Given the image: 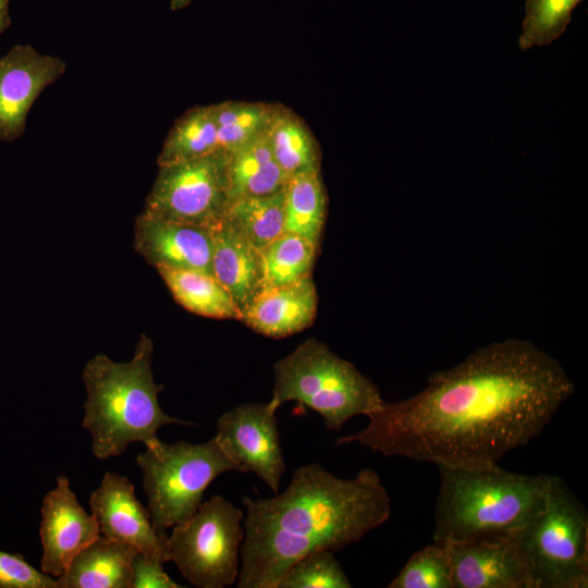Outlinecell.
Listing matches in <instances>:
<instances>
[{
	"instance_id": "22",
	"label": "cell",
	"mask_w": 588,
	"mask_h": 588,
	"mask_svg": "<svg viewBox=\"0 0 588 588\" xmlns=\"http://www.w3.org/2000/svg\"><path fill=\"white\" fill-rule=\"evenodd\" d=\"M327 212L320 170L298 173L284 187V229L319 246Z\"/></svg>"
},
{
	"instance_id": "23",
	"label": "cell",
	"mask_w": 588,
	"mask_h": 588,
	"mask_svg": "<svg viewBox=\"0 0 588 588\" xmlns=\"http://www.w3.org/2000/svg\"><path fill=\"white\" fill-rule=\"evenodd\" d=\"M219 148L213 105L196 106L180 117L157 158L158 166L199 158Z\"/></svg>"
},
{
	"instance_id": "14",
	"label": "cell",
	"mask_w": 588,
	"mask_h": 588,
	"mask_svg": "<svg viewBox=\"0 0 588 588\" xmlns=\"http://www.w3.org/2000/svg\"><path fill=\"white\" fill-rule=\"evenodd\" d=\"M444 543L452 588H532L515 537Z\"/></svg>"
},
{
	"instance_id": "20",
	"label": "cell",
	"mask_w": 588,
	"mask_h": 588,
	"mask_svg": "<svg viewBox=\"0 0 588 588\" xmlns=\"http://www.w3.org/2000/svg\"><path fill=\"white\" fill-rule=\"evenodd\" d=\"M174 299L191 313L215 319H241L229 292L210 273L192 269H157Z\"/></svg>"
},
{
	"instance_id": "21",
	"label": "cell",
	"mask_w": 588,
	"mask_h": 588,
	"mask_svg": "<svg viewBox=\"0 0 588 588\" xmlns=\"http://www.w3.org/2000/svg\"><path fill=\"white\" fill-rule=\"evenodd\" d=\"M272 154L286 181L303 172L320 170V150L305 122L278 105L268 130Z\"/></svg>"
},
{
	"instance_id": "15",
	"label": "cell",
	"mask_w": 588,
	"mask_h": 588,
	"mask_svg": "<svg viewBox=\"0 0 588 588\" xmlns=\"http://www.w3.org/2000/svg\"><path fill=\"white\" fill-rule=\"evenodd\" d=\"M134 248L156 269H192L212 274L209 228L142 211L135 220Z\"/></svg>"
},
{
	"instance_id": "13",
	"label": "cell",
	"mask_w": 588,
	"mask_h": 588,
	"mask_svg": "<svg viewBox=\"0 0 588 588\" xmlns=\"http://www.w3.org/2000/svg\"><path fill=\"white\" fill-rule=\"evenodd\" d=\"M100 535L96 517L81 506L68 477L59 476L56 488L42 500L41 572L58 578L72 559Z\"/></svg>"
},
{
	"instance_id": "11",
	"label": "cell",
	"mask_w": 588,
	"mask_h": 588,
	"mask_svg": "<svg viewBox=\"0 0 588 588\" xmlns=\"http://www.w3.org/2000/svg\"><path fill=\"white\" fill-rule=\"evenodd\" d=\"M65 70L64 60L29 45H15L0 57L1 140L13 142L23 135L33 103Z\"/></svg>"
},
{
	"instance_id": "2",
	"label": "cell",
	"mask_w": 588,
	"mask_h": 588,
	"mask_svg": "<svg viewBox=\"0 0 588 588\" xmlns=\"http://www.w3.org/2000/svg\"><path fill=\"white\" fill-rule=\"evenodd\" d=\"M242 503L238 588H278L298 559L357 542L391 514L390 497L375 470L344 479L317 463L296 468L283 492L245 495Z\"/></svg>"
},
{
	"instance_id": "28",
	"label": "cell",
	"mask_w": 588,
	"mask_h": 588,
	"mask_svg": "<svg viewBox=\"0 0 588 588\" xmlns=\"http://www.w3.org/2000/svg\"><path fill=\"white\" fill-rule=\"evenodd\" d=\"M389 588H452L446 543L434 542L415 552Z\"/></svg>"
},
{
	"instance_id": "5",
	"label": "cell",
	"mask_w": 588,
	"mask_h": 588,
	"mask_svg": "<svg viewBox=\"0 0 588 588\" xmlns=\"http://www.w3.org/2000/svg\"><path fill=\"white\" fill-rule=\"evenodd\" d=\"M273 370L269 402L277 409L285 402L303 404L323 418L328 430L339 431L358 415L368 417L385 402L373 381L315 338L275 362Z\"/></svg>"
},
{
	"instance_id": "27",
	"label": "cell",
	"mask_w": 588,
	"mask_h": 588,
	"mask_svg": "<svg viewBox=\"0 0 588 588\" xmlns=\"http://www.w3.org/2000/svg\"><path fill=\"white\" fill-rule=\"evenodd\" d=\"M581 0H526L525 17L518 37L520 50L547 46L561 37Z\"/></svg>"
},
{
	"instance_id": "17",
	"label": "cell",
	"mask_w": 588,
	"mask_h": 588,
	"mask_svg": "<svg viewBox=\"0 0 588 588\" xmlns=\"http://www.w3.org/2000/svg\"><path fill=\"white\" fill-rule=\"evenodd\" d=\"M210 233L212 274L242 311L261 290L260 253L224 217Z\"/></svg>"
},
{
	"instance_id": "30",
	"label": "cell",
	"mask_w": 588,
	"mask_h": 588,
	"mask_svg": "<svg viewBox=\"0 0 588 588\" xmlns=\"http://www.w3.org/2000/svg\"><path fill=\"white\" fill-rule=\"evenodd\" d=\"M0 588H58L57 579L36 569L21 554L0 550Z\"/></svg>"
},
{
	"instance_id": "18",
	"label": "cell",
	"mask_w": 588,
	"mask_h": 588,
	"mask_svg": "<svg viewBox=\"0 0 588 588\" xmlns=\"http://www.w3.org/2000/svg\"><path fill=\"white\" fill-rule=\"evenodd\" d=\"M136 550L102 535L83 548L57 578L58 588H131Z\"/></svg>"
},
{
	"instance_id": "31",
	"label": "cell",
	"mask_w": 588,
	"mask_h": 588,
	"mask_svg": "<svg viewBox=\"0 0 588 588\" xmlns=\"http://www.w3.org/2000/svg\"><path fill=\"white\" fill-rule=\"evenodd\" d=\"M163 561L136 553L132 562L131 588H181L163 569Z\"/></svg>"
},
{
	"instance_id": "32",
	"label": "cell",
	"mask_w": 588,
	"mask_h": 588,
	"mask_svg": "<svg viewBox=\"0 0 588 588\" xmlns=\"http://www.w3.org/2000/svg\"><path fill=\"white\" fill-rule=\"evenodd\" d=\"M10 0H0V35L7 30L11 24Z\"/></svg>"
},
{
	"instance_id": "25",
	"label": "cell",
	"mask_w": 588,
	"mask_h": 588,
	"mask_svg": "<svg viewBox=\"0 0 588 588\" xmlns=\"http://www.w3.org/2000/svg\"><path fill=\"white\" fill-rule=\"evenodd\" d=\"M318 247L308 240L287 232L273 240L259 252L261 290L292 284L309 277Z\"/></svg>"
},
{
	"instance_id": "4",
	"label": "cell",
	"mask_w": 588,
	"mask_h": 588,
	"mask_svg": "<svg viewBox=\"0 0 588 588\" xmlns=\"http://www.w3.org/2000/svg\"><path fill=\"white\" fill-rule=\"evenodd\" d=\"M437 466L432 537L442 543L515 537L543 507L551 476Z\"/></svg>"
},
{
	"instance_id": "7",
	"label": "cell",
	"mask_w": 588,
	"mask_h": 588,
	"mask_svg": "<svg viewBox=\"0 0 588 588\" xmlns=\"http://www.w3.org/2000/svg\"><path fill=\"white\" fill-rule=\"evenodd\" d=\"M136 462L150 520L159 534L191 518L209 485L219 475L235 471L215 438L199 444L166 443L156 438L145 445Z\"/></svg>"
},
{
	"instance_id": "8",
	"label": "cell",
	"mask_w": 588,
	"mask_h": 588,
	"mask_svg": "<svg viewBox=\"0 0 588 588\" xmlns=\"http://www.w3.org/2000/svg\"><path fill=\"white\" fill-rule=\"evenodd\" d=\"M244 516L229 500L213 495L191 518L172 527L168 536L171 561L188 583L199 588L236 583Z\"/></svg>"
},
{
	"instance_id": "10",
	"label": "cell",
	"mask_w": 588,
	"mask_h": 588,
	"mask_svg": "<svg viewBox=\"0 0 588 588\" xmlns=\"http://www.w3.org/2000/svg\"><path fill=\"white\" fill-rule=\"evenodd\" d=\"M277 411L270 402L238 404L218 418L213 437L235 471L254 473L273 492L285 470Z\"/></svg>"
},
{
	"instance_id": "24",
	"label": "cell",
	"mask_w": 588,
	"mask_h": 588,
	"mask_svg": "<svg viewBox=\"0 0 588 588\" xmlns=\"http://www.w3.org/2000/svg\"><path fill=\"white\" fill-rule=\"evenodd\" d=\"M224 218L260 252L285 232L284 188L270 195L233 199Z\"/></svg>"
},
{
	"instance_id": "33",
	"label": "cell",
	"mask_w": 588,
	"mask_h": 588,
	"mask_svg": "<svg viewBox=\"0 0 588 588\" xmlns=\"http://www.w3.org/2000/svg\"><path fill=\"white\" fill-rule=\"evenodd\" d=\"M192 0H171L170 9L172 11L183 10L191 4Z\"/></svg>"
},
{
	"instance_id": "29",
	"label": "cell",
	"mask_w": 588,
	"mask_h": 588,
	"mask_svg": "<svg viewBox=\"0 0 588 588\" xmlns=\"http://www.w3.org/2000/svg\"><path fill=\"white\" fill-rule=\"evenodd\" d=\"M352 584L331 550H316L293 563L278 588H351Z\"/></svg>"
},
{
	"instance_id": "26",
	"label": "cell",
	"mask_w": 588,
	"mask_h": 588,
	"mask_svg": "<svg viewBox=\"0 0 588 588\" xmlns=\"http://www.w3.org/2000/svg\"><path fill=\"white\" fill-rule=\"evenodd\" d=\"M213 107L219 148L230 154L268 132L278 105L230 100Z\"/></svg>"
},
{
	"instance_id": "16",
	"label": "cell",
	"mask_w": 588,
	"mask_h": 588,
	"mask_svg": "<svg viewBox=\"0 0 588 588\" xmlns=\"http://www.w3.org/2000/svg\"><path fill=\"white\" fill-rule=\"evenodd\" d=\"M318 297L311 275L287 285L266 287L242 309L241 321L254 331L279 339L309 327Z\"/></svg>"
},
{
	"instance_id": "9",
	"label": "cell",
	"mask_w": 588,
	"mask_h": 588,
	"mask_svg": "<svg viewBox=\"0 0 588 588\" xmlns=\"http://www.w3.org/2000/svg\"><path fill=\"white\" fill-rule=\"evenodd\" d=\"M229 159V152L218 149L159 166L143 211L210 229L223 219L230 204Z\"/></svg>"
},
{
	"instance_id": "6",
	"label": "cell",
	"mask_w": 588,
	"mask_h": 588,
	"mask_svg": "<svg viewBox=\"0 0 588 588\" xmlns=\"http://www.w3.org/2000/svg\"><path fill=\"white\" fill-rule=\"evenodd\" d=\"M515 540L532 588L588 587V512L562 478L550 476L543 507Z\"/></svg>"
},
{
	"instance_id": "3",
	"label": "cell",
	"mask_w": 588,
	"mask_h": 588,
	"mask_svg": "<svg viewBox=\"0 0 588 588\" xmlns=\"http://www.w3.org/2000/svg\"><path fill=\"white\" fill-rule=\"evenodd\" d=\"M154 343L142 334L130 362L119 363L105 354L91 357L83 369L87 397L83 427L91 436V450L101 461L121 455L134 442L145 445L166 425L196 426L167 415L151 369Z\"/></svg>"
},
{
	"instance_id": "12",
	"label": "cell",
	"mask_w": 588,
	"mask_h": 588,
	"mask_svg": "<svg viewBox=\"0 0 588 588\" xmlns=\"http://www.w3.org/2000/svg\"><path fill=\"white\" fill-rule=\"evenodd\" d=\"M100 534L131 546L136 552L171 561L168 535L155 530L148 509L137 499L127 477L107 471L89 498Z\"/></svg>"
},
{
	"instance_id": "1",
	"label": "cell",
	"mask_w": 588,
	"mask_h": 588,
	"mask_svg": "<svg viewBox=\"0 0 588 588\" xmlns=\"http://www.w3.org/2000/svg\"><path fill=\"white\" fill-rule=\"evenodd\" d=\"M574 391L554 357L530 341L506 339L433 372L417 394L384 402L366 428L336 444L449 467H492L539 436Z\"/></svg>"
},
{
	"instance_id": "19",
	"label": "cell",
	"mask_w": 588,
	"mask_h": 588,
	"mask_svg": "<svg viewBox=\"0 0 588 588\" xmlns=\"http://www.w3.org/2000/svg\"><path fill=\"white\" fill-rule=\"evenodd\" d=\"M267 133L230 152V201L274 194L285 187L287 181L272 154Z\"/></svg>"
}]
</instances>
